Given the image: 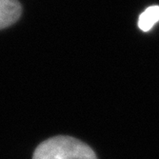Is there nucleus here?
<instances>
[{"label":"nucleus","instance_id":"3","mask_svg":"<svg viewBox=\"0 0 159 159\" xmlns=\"http://www.w3.org/2000/svg\"><path fill=\"white\" fill-rule=\"evenodd\" d=\"M159 21V6L149 7L143 11L138 20V27L143 32H148L153 27V25Z\"/></svg>","mask_w":159,"mask_h":159},{"label":"nucleus","instance_id":"2","mask_svg":"<svg viewBox=\"0 0 159 159\" xmlns=\"http://www.w3.org/2000/svg\"><path fill=\"white\" fill-rule=\"evenodd\" d=\"M21 13L22 7L17 0H0V30L13 25Z\"/></svg>","mask_w":159,"mask_h":159},{"label":"nucleus","instance_id":"1","mask_svg":"<svg viewBox=\"0 0 159 159\" xmlns=\"http://www.w3.org/2000/svg\"><path fill=\"white\" fill-rule=\"evenodd\" d=\"M33 159H97L86 143L70 136L58 135L39 144Z\"/></svg>","mask_w":159,"mask_h":159}]
</instances>
